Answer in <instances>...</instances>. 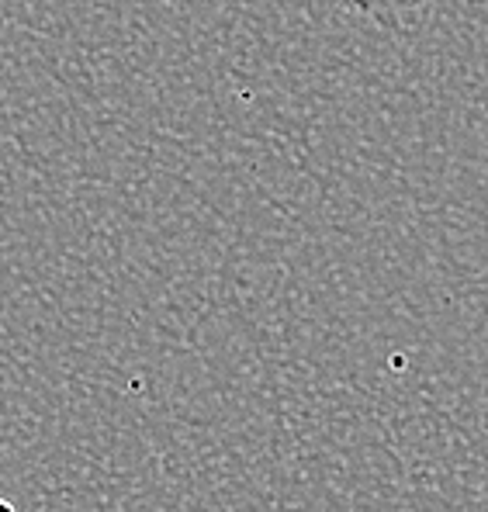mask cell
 I'll list each match as a JSON object with an SVG mask.
<instances>
[{
  "label": "cell",
  "mask_w": 488,
  "mask_h": 512,
  "mask_svg": "<svg viewBox=\"0 0 488 512\" xmlns=\"http://www.w3.org/2000/svg\"><path fill=\"white\" fill-rule=\"evenodd\" d=\"M343 4L385 32H409L426 14L430 0H343Z\"/></svg>",
  "instance_id": "6da1fadb"
},
{
  "label": "cell",
  "mask_w": 488,
  "mask_h": 512,
  "mask_svg": "<svg viewBox=\"0 0 488 512\" xmlns=\"http://www.w3.org/2000/svg\"><path fill=\"white\" fill-rule=\"evenodd\" d=\"M0 512H14V506L11 502H0Z\"/></svg>",
  "instance_id": "7a4b0ae2"
}]
</instances>
